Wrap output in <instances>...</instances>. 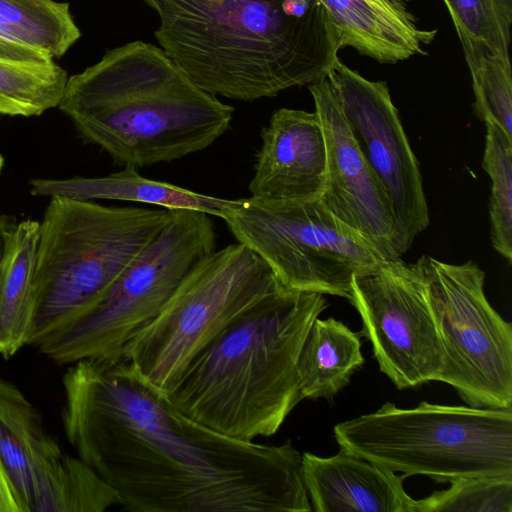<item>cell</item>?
<instances>
[{
  "mask_svg": "<svg viewBox=\"0 0 512 512\" xmlns=\"http://www.w3.org/2000/svg\"><path fill=\"white\" fill-rule=\"evenodd\" d=\"M63 377L69 443L134 512H310L302 454L188 417L122 355Z\"/></svg>",
  "mask_w": 512,
  "mask_h": 512,
  "instance_id": "cell-1",
  "label": "cell"
},
{
  "mask_svg": "<svg viewBox=\"0 0 512 512\" xmlns=\"http://www.w3.org/2000/svg\"><path fill=\"white\" fill-rule=\"evenodd\" d=\"M155 37L202 90L240 101L328 76L337 36L320 0H144Z\"/></svg>",
  "mask_w": 512,
  "mask_h": 512,
  "instance_id": "cell-2",
  "label": "cell"
},
{
  "mask_svg": "<svg viewBox=\"0 0 512 512\" xmlns=\"http://www.w3.org/2000/svg\"><path fill=\"white\" fill-rule=\"evenodd\" d=\"M323 294L279 287L225 326L166 391L196 422L233 439L274 435L303 399L298 359Z\"/></svg>",
  "mask_w": 512,
  "mask_h": 512,
  "instance_id": "cell-3",
  "label": "cell"
},
{
  "mask_svg": "<svg viewBox=\"0 0 512 512\" xmlns=\"http://www.w3.org/2000/svg\"><path fill=\"white\" fill-rule=\"evenodd\" d=\"M58 107L86 141L136 169L206 149L227 131L234 112L162 48L140 40L68 78Z\"/></svg>",
  "mask_w": 512,
  "mask_h": 512,
  "instance_id": "cell-4",
  "label": "cell"
},
{
  "mask_svg": "<svg viewBox=\"0 0 512 512\" xmlns=\"http://www.w3.org/2000/svg\"><path fill=\"white\" fill-rule=\"evenodd\" d=\"M169 218L168 209L50 198L39 222L27 345L96 305Z\"/></svg>",
  "mask_w": 512,
  "mask_h": 512,
  "instance_id": "cell-5",
  "label": "cell"
},
{
  "mask_svg": "<svg viewBox=\"0 0 512 512\" xmlns=\"http://www.w3.org/2000/svg\"><path fill=\"white\" fill-rule=\"evenodd\" d=\"M340 449L405 477L436 482L512 475V408H477L421 402L338 423Z\"/></svg>",
  "mask_w": 512,
  "mask_h": 512,
  "instance_id": "cell-6",
  "label": "cell"
},
{
  "mask_svg": "<svg viewBox=\"0 0 512 512\" xmlns=\"http://www.w3.org/2000/svg\"><path fill=\"white\" fill-rule=\"evenodd\" d=\"M168 210L167 224L100 301L37 346L42 354L62 364L121 355L131 336L158 314L186 275L214 251L216 233L208 214Z\"/></svg>",
  "mask_w": 512,
  "mask_h": 512,
  "instance_id": "cell-7",
  "label": "cell"
},
{
  "mask_svg": "<svg viewBox=\"0 0 512 512\" xmlns=\"http://www.w3.org/2000/svg\"><path fill=\"white\" fill-rule=\"evenodd\" d=\"M281 286L247 246L237 243L213 251L186 275L158 314L131 336L121 355L166 392L225 326Z\"/></svg>",
  "mask_w": 512,
  "mask_h": 512,
  "instance_id": "cell-8",
  "label": "cell"
},
{
  "mask_svg": "<svg viewBox=\"0 0 512 512\" xmlns=\"http://www.w3.org/2000/svg\"><path fill=\"white\" fill-rule=\"evenodd\" d=\"M222 219L288 290L348 299L354 276L386 260L320 198L234 200Z\"/></svg>",
  "mask_w": 512,
  "mask_h": 512,
  "instance_id": "cell-9",
  "label": "cell"
},
{
  "mask_svg": "<svg viewBox=\"0 0 512 512\" xmlns=\"http://www.w3.org/2000/svg\"><path fill=\"white\" fill-rule=\"evenodd\" d=\"M418 260L444 352L437 381L471 407H512V325L486 298L484 271L472 260Z\"/></svg>",
  "mask_w": 512,
  "mask_h": 512,
  "instance_id": "cell-10",
  "label": "cell"
},
{
  "mask_svg": "<svg viewBox=\"0 0 512 512\" xmlns=\"http://www.w3.org/2000/svg\"><path fill=\"white\" fill-rule=\"evenodd\" d=\"M348 300L381 372L398 389L438 380L444 352L419 260H384L355 275Z\"/></svg>",
  "mask_w": 512,
  "mask_h": 512,
  "instance_id": "cell-11",
  "label": "cell"
},
{
  "mask_svg": "<svg viewBox=\"0 0 512 512\" xmlns=\"http://www.w3.org/2000/svg\"><path fill=\"white\" fill-rule=\"evenodd\" d=\"M327 77L355 142L388 196L408 251L430 218L419 163L388 86L364 78L339 59Z\"/></svg>",
  "mask_w": 512,
  "mask_h": 512,
  "instance_id": "cell-12",
  "label": "cell"
},
{
  "mask_svg": "<svg viewBox=\"0 0 512 512\" xmlns=\"http://www.w3.org/2000/svg\"><path fill=\"white\" fill-rule=\"evenodd\" d=\"M308 88L326 146L325 186L320 199L386 260L401 258L407 250L391 203L355 142L334 85L326 77Z\"/></svg>",
  "mask_w": 512,
  "mask_h": 512,
  "instance_id": "cell-13",
  "label": "cell"
},
{
  "mask_svg": "<svg viewBox=\"0 0 512 512\" xmlns=\"http://www.w3.org/2000/svg\"><path fill=\"white\" fill-rule=\"evenodd\" d=\"M251 197L307 201L320 198L326 176V146L315 112L281 108L261 131Z\"/></svg>",
  "mask_w": 512,
  "mask_h": 512,
  "instance_id": "cell-14",
  "label": "cell"
},
{
  "mask_svg": "<svg viewBox=\"0 0 512 512\" xmlns=\"http://www.w3.org/2000/svg\"><path fill=\"white\" fill-rule=\"evenodd\" d=\"M302 477L316 512H415L404 475L342 449L329 457L304 452Z\"/></svg>",
  "mask_w": 512,
  "mask_h": 512,
  "instance_id": "cell-15",
  "label": "cell"
},
{
  "mask_svg": "<svg viewBox=\"0 0 512 512\" xmlns=\"http://www.w3.org/2000/svg\"><path fill=\"white\" fill-rule=\"evenodd\" d=\"M339 48L350 46L380 63L426 55L437 30H425L409 11L410 0H320Z\"/></svg>",
  "mask_w": 512,
  "mask_h": 512,
  "instance_id": "cell-16",
  "label": "cell"
},
{
  "mask_svg": "<svg viewBox=\"0 0 512 512\" xmlns=\"http://www.w3.org/2000/svg\"><path fill=\"white\" fill-rule=\"evenodd\" d=\"M62 455L37 409L16 385L0 377V459L22 512H31Z\"/></svg>",
  "mask_w": 512,
  "mask_h": 512,
  "instance_id": "cell-17",
  "label": "cell"
},
{
  "mask_svg": "<svg viewBox=\"0 0 512 512\" xmlns=\"http://www.w3.org/2000/svg\"><path fill=\"white\" fill-rule=\"evenodd\" d=\"M34 196L65 197L77 200L107 199L162 206L165 209H191L208 215L224 216L234 200L203 195L167 182L141 176L136 168L105 177H73L67 179H33Z\"/></svg>",
  "mask_w": 512,
  "mask_h": 512,
  "instance_id": "cell-18",
  "label": "cell"
},
{
  "mask_svg": "<svg viewBox=\"0 0 512 512\" xmlns=\"http://www.w3.org/2000/svg\"><path fill=\"white\" fill-rule=\"evenodd\" d=\"M69 4L55 0H0V58L47 62L80 38Z\"/></svg>",
  "mask_w": 512,
  "mask_h": 512,
  "instance_id": "cell-19",
  "label": "cell"
},
{
  "mask_svg": "<svg viewBox=\"0 0 512 512\" xmlns=\"http://www.w3.org/2000/svg\"><path fill=\"white\" fill-rule=\"evenodd\" d=\"M363 363L357 333L332 317L316 318L298 359L302 398H332Z\"/></svg>",
  "mask_w": 512,
  "mask_h": 512,
  "instance_id": "cell-20",
  "label": "cell"
},
{
  "mask_svg": "<svg viewBox=\"0 0 512 512\" xmlns=\"http://www.w3.org/2000/svg\"><path fill=\"white\" fill-rule=\"evenodd\" d=\"M39 226L17 223L0 265V355L6 359L27 345Z\"/></svg>",
  "mask_w": 512,
  "mask_h": 512,
  "instance_id": "cell-21",
  "label": "cell"
},
{
  "mask_svg": "<svg viewBox=\"0 0 512 512\" xmlns=\"http://www.w3.org/2000/svg\"><path fill=\"white\" fill-rule=\"evenodd\" d=\"M115 505H120L117 493L78 456L63 453L31 512H104Z\"/></svg>",
  "mask_w": 512,
  "mask_h": 512,
  "instance_id": "cell-22",
  "label": "cell"
},
{
  "mask_svg": "<svg viewBox=\"0 0 512 512\" xmlns=\"http://www.w3.org/2000/svg\"><path fill=\"white\" fill-rule=\"evenodd\" d=\"M68 77L54 60L14 61L0 58V114L39 116L58 107Z\"/></svg>",
  "mask_w": 512,
  "mask_h": 512,
  "instance_id": "cell-23",
  "label": "cell"
},
{
  "mask_svg": "<svg viewBox=\"0 0 512 512\" xmlns=\"http://www.w3.org/2000/svg\"><path fill=\"white\" fill-rule=\"evenodd\" d=\"M472 77L473 111L484 124L499 126L512 138V70L509 54L458 36Z\"/></svg>",
  "mask_w": 512,
  "mask_h": 512,
  "instance_id": "cell-24",
  "label": "cell"
},
{
  "mask_svg": "<svg viewBox=\"0 0 512 512\" xmlns=\"http://www.w3.org/2000/svg\"><path fill=\"white\" fill-rule=\"evenodd\" d=\"M482 168L491 180L490 239L508 263L512 260V138L497 125L486 123Z\"/></svg>",
  "mask_w": 512,
  "mask_h": 512,
  "instance_id": "cell-25",
  "label": "cell"
},
{
  "mask_svg": "<svg viewBox=\"0 0 512 512\" xmlns=\"http://www.w3.org/2000/svg\"><path fill=\"white\" fill-rule=\"evenodd\" d=\"M416 500L415 512H512V475L459 478Z\"/></svg>",
  "mask_w": 512,
  "mask_h": 512,
  "instance_id": "cell-26",
  "label": "cell"
},
{
  "mask_svg": "<svg viewBox=\"0 0 512 512\" xmlns=\"http://www.w3.org/2000/svg\"><path fill=\"white\" fill-rule=\"evenodd\" d=\"M0 512H22L15 490L0 459Z\"/></svg>",
  "mask_w": 512,
  "mask_h": 512,
  "instance_id": "cell-27",
  "label": "cell"
},
{
  "mask_svg": "<svg viewBox=\"0 0 512 512\" xmlns=\"http://www.w3.org/2000/svg\"><path fill=\"white\" fill-rule=\"evenodd\" d=\"M16 224L12 217L0 214V265L7 252Z\"/></svg>",
  "mask_w": 512,
  "mask_h": 512,
  "instance_id": "cell-28",
  "label": "cell"
},
{
  "mask_svg": "<svg viewBox=\"0 0 512 512\" xmlns=\"http://www.w3.org/2000/svg\"><path fill=\"white\" fill-rule=\"evenodd\" d=\"M3 164H4V159L3 157L0 155V173H1V170L3 168Z\"/></svg>",
  "mask_w": 512,
  "mask_h": 512,
  "instance_id": "cell-29",
  "label": "cell"
}]
</instances>
